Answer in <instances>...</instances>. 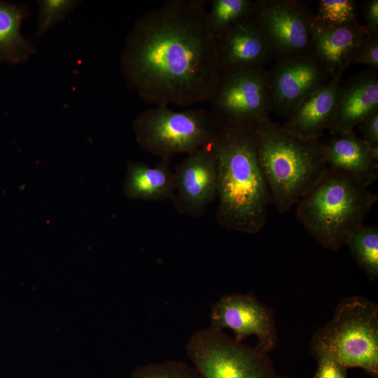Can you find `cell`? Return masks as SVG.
Returning <instances> with one entry per match:
<instances>
[{"instance_id":"cell-11","label":"cell","mask_w":378,"mask_h":378,"mask_svg":"<svg viewBox=\"0 0 378 378\" xmlns=\"http://www.w3.org/2000/svg\"><path fill=\"white\" fill-rule=\"evenodd\" d=\"M210 320V326L214 328L232 330L238 342L255 335L256 346L266 353L276 344L274 312L253 293L222 296L212 305Z\"/></svg>"},{"instance_id":"cell-9","label":"cell","mask_w":378,"mask_h":378,"mask_svg":"<svg viewBox=\"0 0 378 378\" xmlns=\"http://www.w3.org/2000/svg\"><path fill=\"white\" fill-rule=\"evenodd\" d=\"M218 118L243 122H259L270 111L267 72L265 68L220 74L209 100Z\"/></svg>"},{"instance_id":"cell-19","label":"cell","mask_w":378,"mask_h":378,"mask_svg":"<svg viewBox=\"0 0 378 378\" xmlns=\"http://www.w3.org/2000/svg\"><path fill=\"white\" fill-rule=\"evenodd\" d=\"M29 14L26 5L0 1V62L19 64L35 52L33 44L21 33Z\"/></svg>"},{"instance_id":"cell-1","label":"cell","mask_w":378,"mask_h":378,"mask_svg":"<svg viewBox=\"0 0 378 378\" xmlns=\"http://www.w3.org/2000/svg\"><path fill=\"white\" fill-rule=\"evenodd\" d=\"M206 13L201 1L169 0L134 21L120 60L141 99L183 107L209 100L221 71Z\"/></svg>"},{"instance_id":"cell-24","label":"cell","mask_w":378,"mask_h":378,"mask_svg":"<svg viewBox=\"0 0 378 378\" xmlns=\"http://www.w3.org/2000/svg\"><path fill=\"white\" fill-rule=\"evenodd\" d=\"M79 2L75 0L38 1L37 35H43L56 24L64 20Z\"/></svg>"},{"instance_id":"cell-29","label":"cell","mask_w":378,"mask_h":378,"mask_svg":"<svg viewBox=\"0 0 378 378\" xmlns=\"http://www.w3.org/2000/svg\"><path fill=\"white\" fill-rule=\"evenodd\" d=\"M278 378H290V377H278Z\"/></svg>"},{"instance_id":"cell-20","label":"cell","mask_w":378,"mask_h":378,"mask_svg":"<svg viewBox=\"0 0 378 378\" xmlns=\"http://www.w3.org/2000/svg\"><path fill=\"white\" fill-rule=\"evenodd\" d=\"M345 244L354 260L370 280L378 278V228L363 224L348 237Z\"/></svg>"},{"instance_id":"cell-4","label":"cell","mask_w":378,"mask_h":378,"mask_svg":"<svg viewBox=\"0 0 378 378\" xmlns=\"http://www.w3.org/2000/svg\"><path fill=\"white\" fill-rule=\"evenodd\" d=\"M377 201V195L353 176L328 169L298 202L297 217L320 244L336 251Z\"/></svg>"},{"instance_id":"cell-17","label":"cell","mask_w":378,"mask_h":378,"mask_svg":"<svg viewBox=\"0 0 378 378\" xmlns=\"http://www.w3.org/2000/svg\"><path fill=\"white\" fill-rule=\"evenodd\" d=\"M322 151L328 169L349 174L368 187L378 176V148L370 146L354 130L323 143Z\"/></svg>"},{"instance_id":"cell-27","label":"cell","mask_w":378,"mask_h":378,"mask_svg":"<svg viewBox=\"0 0 378 378\" xmlns=\"http://www.w3.org/2000/svg\"><path fill=\"white\" fill-rule=\"evenodd\" d=\"M359 126L364 141L372 148H378V112L367 118Z\"/></svg>"},{"instance_id":"cell-21","label":"cell","mask_w":378,"mask_h":378,"mask_svg":"<svg viewBox=\"0 0 378 378\" xmlns=\"http://www.w3.org/2000/svg\"><path fill=\"white\" fill-rule=\"evenodd\" d=\"M253 1L213 0L206 18L209 29L217 40L236 23L251 16Z\"/></svg>"},{"instance_id":"cell-5","label":"cell","mask_w":378,"mask_h":378,"mask_svg":"<svg viewBox=\"0 0 378 378\" xmlns=\"http://www.w3.org/2000/svg\"><path fill=\"white\" fill-rule=\"evenodd\" d=\"M311 348L330 353L346 370L378 374V306L361 296L344 298L332 319L314 335Z\"/></svg>"},{"instance_id":"cell-14","label":"cell","mask_w":378,"mask_h":378,"mask_svg":"<svg viewBox=\"0 0 378 378\" xmlns=\"http://www.w3.org/2000/svg\"><path fill=\"white\" fill-rule=\"evenodd\" d=\"M377 71H362L342 81L328 128L330 134L337 136L351 132L367 118L378 112Z\"/></svg>"},{"instance_id":"cell-3","label":"cell","mask_w":378,"mask_h":378,"mask_svg":"<svg viewBox=\"0 0 378 378\" xmlns=\"http://www.w3.org/2000/svg\"><path fill=\"white\" fill-rule=\"evenodd\" d=\"M323 143L293 134L265 119L258 123V150L271 202L288 212L328 169Z\"/></svg>"},{"instance_id":"cell-18","label":"cell","mask_w":378,"mask_h":378,"mask_svg":"<svg viewBox=\"0 0 378 378\" xmlns=\"http://www.w3.org/2000/svg\"><path fill=\"white\" fill-rule=\"evenodd\" d=\"M169 161L161 160L154 166L143 162H129L123 183L125 195L132 200L146 202L172 200L174 177Z\"/></svg>"},{"instance_id":"cell-23","label":"cell","mask_w":378,"mask_h":378,"mask_svg":"<svg viewBox=\"0 0 378 378\" xmlns=\"http://www.w3.org/2000/svg\"><path fill=\"white\" fill-rule=\"evenodd\" d=\"M130 378H202L192 367L180 360H167L140 366Z\"/></svg>"},{"instance_id":"cell-12","label":"cell","mask_w":378,"mask_h":378,"mask_svg":"<svg viewBox=\"0 0 378 378\" xmlns=\"http://www.w3.org/2000/svg\"><path fill=\"white\" fill-rule=\"evenodd\" d=\"M174 172L176 211L199 218L217 197V160L211 142L188 155Z\"/></svg>"},{"instance_id":"cell-15","label":"cell","mask_w":378,"mask_h":378,"mask_svg":"<svg viewBox=\"0 0 378 378\" xmlns=\"http://www.w3.org/2000/svg\"><path fill=\"white\" fill-rule=\"evenodd\" d=\"M344 73L340 70L331 76L325 85L295 106L281 126L302 138L319 140L334 114Z\"/></svg>"},{"instance_id":"cell-10","label":"cell","mask_w":378,"mask_h":378,"mask_svg":"<svg viewBox=\"0 0 378 378\" xmlns=\"http://www.w3.org/2000/svg\"><path fill=\"white\" fill-rule=\"evenodd\" d=\"M267 72L270 111L283 117L331 77L312 53L276 61Z\"/></svg>"},{"instance_id":"cell-28","label":"cell","mask_w":378,"mask_h":378,"mask_svg":"<svg viewBox=\"0 0 378 378\" xmlns=\"http://www.w3.org/2000/svg\"><path fill=\"white\" fill-rule=\"evenodd\" d=\"M365 27L369 34H378V0H368L363 5Z\"/></svg>"},{"instance_id":"cell-26","label":"cell","mask_w":378,"mask_h":378,"mask_svg":"<svg viewBox=\"0 0 378 378\" xmlns=\"http://www.w3.org/2000/svg\"><path fill=\"white\" fill-rule=\"evenodd\" d=\"M355 64H365L372 70L378 69V34H368L354 51L349 66Z\"/></svg>"},{"instance_id":"cell-6","label":"cell","mask_w":378,"mask_h":378,"mask_svg":"<svg viewBox=\"0 0 378 378\" xmlns=\"http://www.w3.org/2000/svg\"><path fill=\"white\" fill-rule=\"evenodd\" d=\"M217 118L211 111L189 108L175 111L167 106H154L134 119L132 128L139 145L161 160L176 154H192L210 144Z\"/></svg>"},{"instance_id":"cell-22","label":"cell","mask_w":378,"mask_h":378,"mask_svg":"<svg viewBox=\"0 0 378 378\" xmlns=\"http://www.w3.org/2000/svg\"><path fill=\"white\" fill-rule=\"evenodd\" d=\"M314 19L331 24H348L358 22L357 4L354 0H320Z\"/></svg>"},{"instance_id":"cell-8","label":"cell","mask_w":378,"mask_h":378,"mask_svg":"<svg viewBox=\"0 0 378 378\" xmlns=\"http://www.w3.org/2000/svg\"><path fill=\"white\" fill-rule=\"evenodd\" d=\"M251 18L276 61L312 53L314 14L296 0H257Z\"/></svg>"},{"instance_id":"cell-7","label":"cell","mask_w":378,"mask_h":378,"mask_svg":"<svg viewBox=\"0 0 378 378\" xmlns=\"http://www.w3.org/2000/svg\"><path fill=\"white\" fill-rule=\"evenodd\" d=\"M186 354L202 378H278L267 353L211 326L193 332Z\"/></svg>"},{"instance_id":"cell-2","label":"cell","mask_w":378,"mask_h":378,"mask_svg":"<svg viewBox=\"0 0 378 378\" xmlns=\"http://www.w3.org/2000/svg\"><path fill=\"white\" fill-rule=\"evenodd\" d=\"M217 118L211 141L217 160V223L255 234L265 227L270 195L258 150V123Z\"/></svg>"},{"instance_id":"cell-25","label":"cell","mask_w":378,"mask_h":378,"mask_svg":"<svg viewBox=\"0 0 378 378\" xmlns=\"http://www.w3.org/2000/svg\"><path fill=\"white\" fill-rule=\"evenodd\" d=\"M317 360V370L312 378H348L346 369L328 351L321 348H311Z\"/></svg>"},{"instance_id":"cell-16","label":"cell","mask_w":378,"mask_h":378,"mask_svg":"<svg viewBox=\"0 0 378 378\" xmlns=\"http://www.w3.org/2000/svg\"><path fill=\"white\" fill-rule=\"evenodd\" d=\"M369 33L358 22L331 24L316 21L312 27V54L330 76L349 66L356 48Z\"/></svg>"},{"instance_id":"cell-13","label":"cell","mask_w":378,"mask_h":378,"mask_svg":"<svg viewBox=\"0 0 378 378\" xmlns=\"http://www.w3.org/2000/svg\"><path fill=\"white\" fill-rule=\"evenodd\" d=\"M216 41L221 73L265 68L273 59L251 16L232 25Z\"/></svg>"}]
</instances>
